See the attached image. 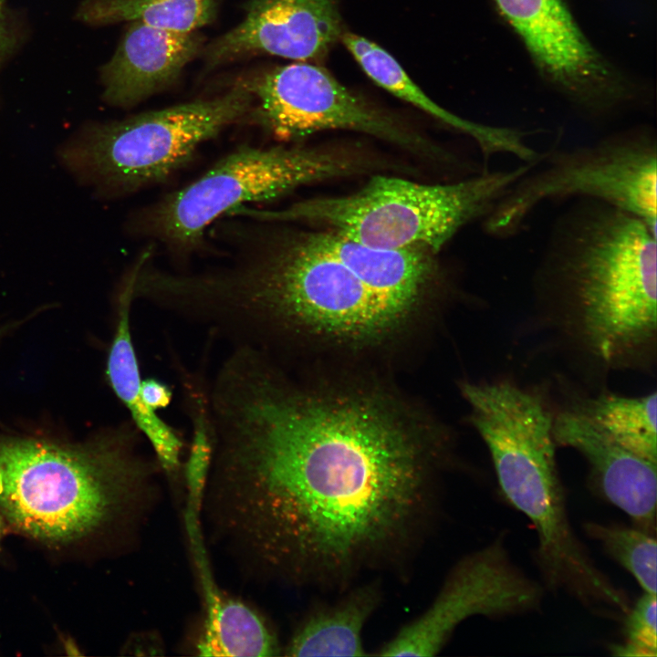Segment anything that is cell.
I'll return each mask as SVG.
<instances>
[{"label": "cell", "mask_w": 657, "mask_h": 657, "mask_svg": "<svg viewBox=\"0 0 657 657\" xmlns=\"http://www.w3.org/2000/svg\"><path fill=\"white\" fill-rule=\"evenodd\" d=\"M656 231L578 198L555 220L533 287L563 341L602 372L656 363Z\"/></svg>", "instance_id": "2"}, {"label": "cell", "mask_w": 657, "mask_h": 657, "mask_svg": "<svg viewBox=\"0 0 657 657\" xmlns=\"http://www.w3.org/2000/svg\"><path fill=\"white\" fill-rule=\"evenodd\" d=\"M379 592L370 586L352 590L339 602L309 614L285 646L286 656H364L362 631L375 610Z\"/></svg>", "instance_id": "18"}, {"label": "cell", "mask_w": 657, "mask_h": 657, "mask_svg": "<svg viewBox=\"0 0 657 657\" xmlns=\"http://www.w3.org/2000/svg\"><path fill=\"white\" fill-rule=\"evenodd\" d=\"M185 410L192 424L187 460L182 478L187 490V507L202 511L214 451L207 382L197 377L181 382Z\"/></svg>", "instance_id": "22"}, {"label": "cell", "mask_w": 657, "mask_h": 657, "mask_svg": "<svg viewBox=\"0 0 657 657\" xmlns=\"http://www.w3.org/2000/svg\"><path fill=\"white\" fill-rule=\"evenodd\" d=\"M253 97L240 83L225 94L84 125L58 151L59 160L101 198L161 183L191 162L225 128L248 120Z\"/></svg>", "instance_id": "7"}, {"label": "cell", "mask_w": 657, "mask_h": 657, "mask_svg": "<svg viewBox=\"0 0 657 657\" xmlns=\"http://www.w3.org/2000/svg\"><path fill=\"white\" fill-rule=\"evenodd\" d=\"M220 0H83L76 18L89 26L139 21L178 32H193L216 17Z\"/></svg>", "instance_id": "20"}, {"label": "cell", "mask_w": 657, "mask_h": 657, "mask_svg": "<svg viewBox=\"0 0 657 657\" xmlns=\"http://www.w3.org/2000/svg\"><path fill=\"white\" fill-rule=\"evenodd\" d=\"M538 161L509 171H487L456 182L426 184L373 176L348 195L302 200L276 210L240 207V216L309 224L334 230L367 245L424 247L434 254L469 223L485 218Z\"/></svg>", "instance_id": "5"}, {"label": "cell", "mask_w": 657, "mask_h": 657, "mask_svg": "<svg viewBox=\"0 0 657 657\" xmlns=\"http://www.w3.org/2000/svg\"><path fill=\"white\" fill-rule=\"evenodd\" d=\"M208 389L214 451L203 509L247 565L345 587L415 540L445 446L387 395L314 391L246 347L227 354Z\"/></svg>", "instance_id": "1"}, {"label": "cell", "mask_w": 657, "mask_h": 657, "mask_svg": "<svg viewBox=\"0 0 657 657\" xmlns=\"http://www.w3.org/2000/svg\"><path fill=\"white\" fill-rule=\"evenodd\" d=\"M484 218V230L511 237L544 201L599 200L631 213L656 231L657 138L649 126L610 134L568 150L552 148Z\"/></svg>", "instance_id": "8"}, {"label": "cell", "mask_w": 657, "mask_h": 657, "mask_svg": "<svg viewBox=\"0 0 657 657\" xmlns=\"http://www.w3.org/2000/svg\"><path fill=\"white\" fill-rule=\"evenodd\" d=\"M542 589L511 561L503 538L465 556L428 609L385 642L375 655L434 656L467 619L499 618L537 609Z\"/></svg>", "instance_id": "11"}, {"label": "cell", "mask_w": 657, "mask_h": 657, "mask_svg": "<svg viewBox=\"0 0 657 657\" xmlns=\"http://www.w3.org/2000/svg\"><path fill=\"white\" fill-rule=\"evenodd\" d=\"M460 390L505 497L537 531L536 559L546 585L599 612L626 613L629 598L595 565L569 522L554 413L542 393L508 379L465 381Z\"/></svg>", "instance_id": "3"}, {"label": "cell", "mask_w": 657, "mask_h": 657, "mask_svg": "<svg viewBox=\"0 0 657 657\" xmlns=\"http://www.w3.org/2000/svg\"><path fill=\"white\" fill-rule=\"evenodd\" d=\"M540 72L592 118L632 105L631 84L590 45L565 0H494Z\"/></svg>", "instance_id": "10"}, {"label": "cell", "mask_w": 657, "mask_h": 657, "mask_svg": "<svg viewBox=\"0 0 657 657\" xmlns=\"http://www.w3.org/2000/svg\"><path fill=\"white\" fill-rule=\"evenodd\" d=\"M656 594L644 592L626 613L623 643L610 648L614 656L655 657L657 655Z\"/></svg>", "instance_id": "24"}, {"label": "cell", "mask_w": 657, "mask_h": 657, "mask_svg": "<svg viewBox=\"0 0 657 657\" xmlns=\"http://www.w3.org/2000/svg\"><path fill=\"white\" fill-rule=\"evenodd\" d=\"M140 395L150 409L157 411L171 403L172 391L165 382L155 378H146L141 381Z\"/></svg>", "instance_id": "26"}, {"label": "cell", "mask_w": 657, "mask_h": 657, "mask_svg": "<svg viewBox=\"0 0 657 657\" xmlns=\"http://www.w3.org/2000/svg\"><path fill=\"white\" fill-rule=\"evenodd\" d=\"M24 38L23 23L10 8L8 0H0V69L18 49Z\"/></svg>", "instance_id": "25"}, {"label": "cell", "mask_w": 657, "mask_h": 657, "mask_svg": "<svg viewBox=\"0 0 657 657\" xmlns=\"http://www.w3.org/2000/svg\"><path fill=\"white\" fill-rule=\"evenodd\" d=\"M366 168L358 153L343 148L242 146L188 185L134 212L128 229L182 260L205 248L208 229L235 209Z\"/></svg>", "instance_id": "6"}, {"label": "cell", "mask_w": 657, "mask_h": 657, "mask_svg": "<svg viewBox=\"0 0 657 657\" xmlns=\"http://www.w3.org/2000/svg\"><path fill=\"white\" fill-rule=\"evenodd\" d=\"M136 266L122 276L116 297V324L106 361L110 386L130 413V422L150 445L161 471L172 479L182 473L184 442L179 431L141 399V371L130 328Z\"/></svg>", "instance_id": "16"}, {"label": "cell", "mask_w": 657, "mask_h": 657, "mask_svg": "<svg viewBox=\"0 0 657 657\" xmlns=\"http://www.w3.org/2000/svg\"><path fill=\"white\" fill-rule=\"evenodd\" d=\"M340 39L366 75L378 86L472 138L483 155L484 171L490 170V160L497 153H509L523 162H531L536 158L537 151L526 143L527 136L532 132L463 119L431 99L399 62L373 41L351 32H343Z\"/></svg>", "instance_id": "17"}, {"label": "cell", "mask_w": 657, "mask_h": 657, "mask_svg": "<svg viewBox=\"0 0 657 657\" xmlns=\"http://www.w3.org/2000/svg\"><path fill=\"white\" fill-rule=\"evenodd\" d=\"M308 235L409 323L438 287L436 254L424 247H375L331 229Z\"/></svg>", "instance_id": "15"}, {"label": "cell", "mask_w": 657, "mask_h": 657, "mask_svg": "<svg viewBox=\"0 0 657 657\" xmlns=\"http://www.w3.org/2000/svg\"><path fill=\"white\" fill-rule=\"evenodd\" d=\"M253 97L248 120L285 141L346 130L409 150L422 139L385 110L349 89L325 68L300 61L266 69L239 80Z\"/></svg>", "instance_id": "9"}, {"label": "cell", "mask_w": 657, "mask_h": 657, "mask_svg": "<svg viewBox=\"0 0 657 657\" xmlns=\"http://www.w3.org/2000/svg\"><path fill=\"white\" fill-rule=\"evenodd\" d=\"M339 0H247L236 26L203 47L208 68L252 55L320 60L343 33Z\"/></svg>", "instance_id": "12"}, {"label": "cell", "mask_w": 657, "mask_h": 657, "mask_svg": "<svg viewBox=\"0 0 657 657\" xmlns=\"http://www.w3.org/2000/svg\"><path fill=\"white\" fill-rule=\"evenodd\" d=\"M201 656H276L282 650L274 631L253 608L221 591L204 600Z\"/></svg>", "instance_id": "19"}, {"label": "cell", "mask_w": 657, "mask_h": 657, "mask_svg": "<svg viewBox=\"0 0 657 657\" xmlns=\"http://www.w3.org/2000/svg\"><path fill=\"white\" fill-rule=\"evenodd\" d=\"M129 421L80 444L0 436V506L36 539L66 543L142 516L161 471Z\"/></svg>", "instance_id": "4"}, {"label": "cell", "mask_w": 657, "mask_h": 657, "mask_svg": "<svg viewBox=\"0 0 657 657\" xmlns=\"http://www.w3.org/2000/svg\"><path fill=\"white\" fill-rule=\"evenodd\" d=\"M552 434L557 445L584 457L592 481L609 502L637 527L655 532L657 464L631 453L572 408L554 414Z\"/></svg>", "instance_id": "13"}, {"label": "cell", "mask_w": 657, "mask_h": 657, "mask_svg": "<svg viewBox=\"0 0 657 657\" xmlns=\"http://www.w3.org/2000/svg\"><path fill=\"white\" fill-rule=\"evenodd\" d=\"M0 533H1V522H0Z\"/></svg>", "instance_id": "27"}, {"label": "cell", "mask_w": 657, "mask_h": 657, "mask_svg": "<svg viewBox=\"0 0 657 657\" xmlns=\"http://www.w3.org/2000/svg\"><path fill=\"white\" fill-rule=\"evenodd\" d=\"M203 47V38L196 31L130 22L113 56L100 68L103 100L130 108L170 88Z\"/></svg>", "instance_id": "14"}, {"label": "cell", "mask_w": 657, "mask_h": 657, "mask_svg": "<svg viewBox=\"0 0 657 657\" xmlns=\"http://www.w3.org/2000/svg\"><path fill=\"white\" fill-rule=\"evenodd\" d=\"M656 398L655 391L640 397L601 393L571 408L631 453L657 464Z\"/></svg>", "instance_id": "21"}, {"label": "cell", "mask_w": 657, "mask_h": 657, "mask_svg": "<svg viewBox=\"0 0 657 657\" xmlns=\"http://www.w3.org/2000/svg\"><path fill=\"white\" fill-rule=\"evenodd\" d=\"M584 528L636 579L644 592L656 594L657 545L652 534L637 527L595 522L586 523Z\"/></svg>", "instance_id": "23"}]
</instances>
